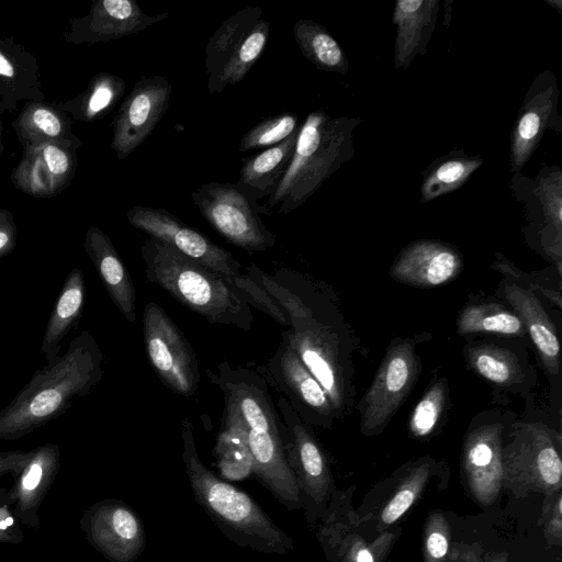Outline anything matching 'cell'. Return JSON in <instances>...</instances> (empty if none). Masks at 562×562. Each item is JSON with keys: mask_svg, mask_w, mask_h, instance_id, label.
<instances>
[{"mask_svg": "<svg viewBox=\"0 0 562 562\" xmlns=\"http://www.w3.org/2000/svg\"><path fill=\"white\" fill-rule=\"evenodd\" d=\"M102 361L94 337L82 330L0 411V440L20 439L63 415L75 398L88 395L101 381Z\"/></svg>", "mask_w": 562, "mask_h": 562, "instance_id": "6da1fadb", "label": "cell"}, {"mask_svg": "<svg viewBox=\"0 0 562 562\" xmlns=\"http://www.w3.org/2000/svg\"><path fill=\"white\" fill-rule=\"evenodd\" d=\"M207 374L245 424L252 475L288 510L302 509L297 485L285 459L283 423L265 379L247 368H232L227 362L220 363L216 373L209 370Z\"/></svg>", "mask_w": 562, "mask_h": 562, "instance_id": "7a4b0ae2", "label": "cell"}, {"mask_svg": "<svg viewBox=\"0 0 562 562\" xmlns=\"http://www.w3.org/2000/svg\"><path fill=\"white\" fill-rule=\"evenodd\" d=\"M182 461L195 502L225 538L260 553L286 554L294 540L245 491L217 476L200 459L193 427L181 420Z\"/></svg>", "mask_w": 562, "mask_h": 562, "instance_id": "3957f363", "label": "cell"}, {"mask_svg": "<svg viewBox=\"0 0 562 562\" xmlns=\"http://www.w3.org/2000/svg\"><path fill=\"white\" fill-rule=\"evenodd\" d=\"M360 123L359 117H334L322 109L308 113L300 125L291 160L265 207L289 214L304 204L352 158L353 133Z\"/></svg>", "mask_w": 562, "mask_h": 562, "instance_id": "277c9868", "label": "cell"}, {"mask_svg": "<svg viewBox=\"0 0 562 562\" xmlns=\"http://www.w3.org/2000/svg\"><path fill=\"white\" fill-rule=\"evenodd\" d=\"M140 255L148 282L159 285L210 323L251 329L250 305L223 277L153 237L142 244Z\"/></svg>", "mask_w": 562, "mask_h": 562, "instance_id": "5b68a950", "label": "cell"}, {"mask_svg": "<svg viewBox=\"0 0 562 562\" xmlns=\"http://www.w3.org/2000/svg\"><path fill=\"white\" fill-rule=\"evenodd\" d=\"M128 223L159 241L175 248L228 281L250 305L277 323L289 327L286 312L263 290L258 281L226 249L212 243L165 209L136 205L126 213Z\"/></svg>", "mask_w": 562, "mask_h": 562, "instance_id": "8992f818", "label": "cell"}, {"mask_svg": "<svg viewBox=\"0 0 562 562\" xmlns=\"http://www.w3.org/2000/svg\"><path fill=\"white\" fill-rule=\"evenodd\" d=\"M503 490L516 498L562 491L561 437L539 423L518 424L503 446Z\"/></svg>", "mask_w": 562, "mask_h": 562, "instance_id": "52a82bcc", "label": "cell"}, {"mask_svg": "<svg viewBox=\"0 0 562 562\" xmlns=\"http://www.w3.org/2000/svg\"><path fill=\"white\" fill-rule=\"evenodd\" d=\"M270 22L259 7H246L225 20L205 45L209 93H218L247 76L266 49Z\"/></svg>", "mask_w": 562, "mask_h": 562, "instance_id": "ba28073f", "label": "cell"}, {"mask_svg": "<svg viewBox=\"0 0 562 562\" xmlns=\"http://www.w3.org/2000/svg\"><path fill=\"white\" fill-rule=\"evenodd\" d=\"M356 486L335 488L319 518L316 539L328 562H386L402 528L382 532L364 527L353 507Z\"/></svg>", "mask_w": 562, "mask_h": 562, "instance_id": "9c48e42d", "label": "cell"}, {"mask_svg": "<svg viewBox=\"0 0 562 562\" xmlns=\"http://www.w3.org/2000/svg\"><path fill=\"white\" fill-rule=\"evenodd\" d=\"M277 407L283 423L285 459L295 479L306 520L314 526L336 488L329 462L308 425L282 395L277 401Z\"/></svg>", "mask_w": 562, "mask_h": 562, "instance_id": "30bf717a", "label": "cell"}, {"mask_svg": "<svg viewBox=\"0 0 562 562\" xmlns=\"http://www.w3.org/2000/svg\"><path fill=\"white\" fill-rule=\"evenodd\" d=\"M191 198L204 220L228 243L247 251H265L276 245V234L260 217L270 212L236 183H203Z\"/></svg>", "mask_w": 562, "mask_h": 562, "instance_id": "8fae6325", "label": "cell"}, {"mask_svg": "<svg viewBox=\"0 0 562 562\" xmlns=\"http://www.w3.org/2000/svg\"><path fill=\"white\" fill-rule=\"evenodd\" d=\"M144 344L155 373L173 392L192 396L200 382L199 363L182 331L157 303L143 315Z\"/></svg>", "mask_w": 562, "mask_h": 562, "instance_id": "7c38bea8", "label": "cell"}, {"mask_svg": "<svg viewBox=\"0 0 562 562\" xmlns=\"http://www.w3.org/2000/svg\"><path fill=\"white\" fill-rule=\"evenodd\" d=\"M79 526L91 547L109 562H135L146 548L144 522L122 499L93 503L83 510Z\"/></svg>", "mask_w": 562, "mask_h": 562, "instance_id": "4fadbf2b", "label": "cell"}, {"mask_svg": "<svg viewBox=\"0 0 562 562\" xmlns=\"http://www.w3.org/2000/svg\"><path fill=\"white\" fill-rule=\"evenodd\" d=\"M513 196L526 213L527 231L532 229L544 252L561 269L562 246V170L559 166H543L533 178L520 173L509 181Z\"/></svg>", "mask_w": 562, "mask_h": 562, "instance_id": "5bb4252c", "label": "cell"}, {"mask_svg": "<svg viewBox=\"0 0 562 562\" xmlns=\"http://www.w3.org/2000/svg\"><path fill=\"white\" fill-rule=\"evenodd\" d=\"M258 371L267 384L284 394L306 425H330L336 412L327 393L283 336L276 352Z\"/></svg>", "mask_w": 562, "mask_h": 562, "instance_id": "9a60e30c", "label": "cell"}, {"mask_svg": "<svg viewBox=\"0 0 562 562\" xmlns=\"http://www.w3.org/2000/svg\"><path fill=\"white\" fill-rule=\"evenodd\" d=\"M560 90L551 70L541 71L528 88L509 138V164L513 175L522 167L538 148L544 132L562 133V117L558 111Z\"/></svg>", "mask_w": 562, "mask_h": 562, "instance_id": "2e32d148", "label": "cell"}, {"mask_svg": "<svg viewBox=\"0 0 562 562\" xmlns=\"http://www.w3.org/2000/svg\"><path fill=\"white\" fill-rule=\"evenodd\" d=\"M172 87L162 76L140 77L122 102L113 120L111 149L127 158L147 137L167 111Z\"/></svg>", "mask_w": 562, "mask_h": 562, "instance_id": "e0dca14e", "label": "cell"}, {"mask_svg": "<svg viewBox=\"0 0 562 562\" xmlns=\"http://www.w3.org/2000/svg\"><path fill=\"white\" fill-rule=\"evenodd\" d=\"M417 368L411 342L402 341L389 349L363 398L361 431L364 435L384 428L414 385Z\"/></svg>", "mask_w": 562, "mask_h": 562, "instance_id": "ac0fdd59", "label": "cell"}, {"mask_svg": "<svg viewBox=\"0 0 562 562\" xmlns=\"http://www.w3.org/2000/svg\"><path fill=\"white\" fill-rule=\"evenodd\" d=\"M503 427L485 424L465 437L461 470L464 486L482 507L493 505L503 491Z\"/></svg>", "mask_w": 562, "mask_h": 562, "instance_id": "d6986e66", "label": "cell"}, {"mask_svg": "<svg viewBox=\"0 0 562 562\" xmlns=\"http://www.w3.org/2000/svg\"><path fill=\"white\" fill-rule=\"evenodd\" d=\"M168 18V12L146 14L134 0H94L86 15L69 20L63 38L76 45L108 43L136 34Z\"/></svg>", "mask_w": 562, "mask_h": 562, "instance_id": "ffe728a7", "label": "cell"}, {"mask_svg": "<svg viewBox=\"0 0 562 562\" xmlns=\"http://www.w3.org/2000/svg\"><path fill=\"white\" fill-rule=\"evenodd\" d=\"M60 458L56 443L46 442L32 449L27 462L8 491V505H12L13 516L29 528L40 527L38 512L60 470Z\"/></svg>", "mask_w": 562, "mask_h": 562, "instance_id": "44dd1931", "label": "cell"}, {"mask_svg": "<svg viewBox=\"0 0 562 562\" xmlns=\"http://www.w3.org/2000/svg\"><path fill=\"white\" fill-rule=\"evenodd\" d=\"M461 256L452 246L437 240H417L405 247L391 267L401 283L430 288L452 280L461 270Z\"/></svg>", "mask_w": 562, "mask_h": 562, "instance_id": "7402d4cb", "label": "cell"}, {"mask_svg": "<svg viewBox=\"0 0 562 562\" xmlns=\"http://www.w3.org/2000/svg\"><path fill=\"white\" fill-rule=\"evenodd\" d=\"M36 57L13 37L0 38V114L19 102L44 101Z\"/></svg>", "mask_w": 562, "mask_h": 562, "instance_id": "603a6c76", "label": "cell"}, {"mask_svg": "<svg viewBox=\"0 0 562 562\" xmlns=\"http://www.w3.org/2000/svg\"><path fill=\"white\" fill-rule=\"evenodd\" d=\"M83 246L114 305L128 322L134 323L136 291L110 237L98 226H91Z\"/></svg>", "mask_w": 562, "mask_h": 562, "instance_id": "cb8c5ba5", "label": "cell"}, {"mask_svg": "<svg viewBox=\"0 0 562 562\" xmlns=\"http://www.w3.org/2000/svg\"><path fill=\"white\" fill-rule=\"evenodd\" d=\"M439 13L437 0H398L393 10L396 26L394 67L407 69L417 55H425Z\"/></svg>", "mask_w": 562, "mask_h": 562, "instance_id": "d4e9b609", "label": "cell"}, {"mask_svg": "<svg viewBox=\"0 0 562 562\" xmlns=\"http://www.w3.org/2000/svg\"><path fill=\"white\" fill-rule=\"evenodd\" d=\"M86 296L83 272L75 267L63 283L43 335L41 350L47 362L59 356L63 342L78 326L83 313Z\"/></svg>", "mask_w": 562, "mask_h": 562, "instance_id": "484cf974", "label": "cell"}, {"mask_svg": "<svg viewBox=\"0 0 562 562\" xmlns=\"http://www.w3.org/2000/svg\"><path fill=\"white\" fill-rule=\"evenodd\" d=\"M434 465L430 458L413 463L397 477L394 490L376 512L358 514L360 522L376 533L392 528L422 497L432 476Z\"/></svg>", "mask_w": 562, "mask_h": 562, "instance_id": "4316f807", "label": "cell"}, {"mask_svg": "<svg viewBox=\"0 0 562 562\" xmlns=\"http://www.w3.org/2000/svg\"><path fill=\"white\" fill-rule=\"evenodd\" d=\"M504 296L528 330L547 370L557 374L560 367V344L555 326L538 297L532 291L516 284H507Z\"/></svg>", "mask_w": 562, "mask_h": 562, "instance_id": "83f0119b", "label": "cell"}, {"mask_svg": "<svg viewBox=\"0 0 562 562\" xmlns=\"http://www.w3.org/2000/svg\"><path fill=\"white\" fill-rule=\"evenodd\" d=\"M12 126L23 147L45 143L83 144L72 133L70 116L55 103L26 102Z\"/></svg>", "mask_w": 562, "mask_h": 562, "instance_id": "f1b7e54d", "label": "cell"}, {"mask_svg": "<svg viewBox=\"0 0 562 562\" xmlns=\"http://www.w3.org/2000/svg\"><path fill=\"white\" fill-rule=\"evenodd\" d=\"M297 133L299 131L282 143L243 160L236 184L251 200L259 203L261 199L272 194L291 160Z\"/></svg>", "mask_w": 562, "mask_h": 562, "instance_id": "f546056e", "label": "cell"}, {"mask_svg": "<svg viewBox=\"0 0 562 562\" xmlns=\"http://www.w3.org/2000/svg\"><path fill=\"white\" fill-rule=\"evenodd\" d=\"M222 427L213 449L223 480L240 481L252 475V457L245 424L233 404L224 401Z\"/></svg>", "mask_w": 562, "mask_h": 562, "instance_id": "4dcf8cb0", "label": "cell"}, {"mask_svg": "<svg viewBox=\"0 0 562 562\" xmlns=\"http://www.w3.org/2000/svg\"><path fill=\"white\" fill-rule=\"evenodd\" d=\"M124 79L110 72L94 75L86 89L59 103V108L76 121L92 123L103 119L124 94Z\"/></svg>", "mask_w": 562, "mask_h": 562, "instance_id": "1f68e13d", "label": "cell"}, {"mask_svg": "<svg viewBox=\"0 0 562 562\" xmlns=\"http://www.w3.org/2000/svg\"><path fill=\"white\" fill-rule=\"evenodd\" d=\"M482 164L481 156L457 148L436 158L422 175L420 201L427 203L459 189Z\"/></svg>", "mask_w": 562, "mask_h": 562, "instance_id": "d6a6232c", "label": "cell"}, {"mask_svg": "<svg viewBox=\"0 0 562 562\" xmlns=\"http://www.w3.org/2000/svg\"><path fill=\"white\" fill-rule=\"evenodd\" d=\"M294 40L302 55L318 69L346 74L349 61L326 27L311 19H300L293 26Z\"/></svg>", "mask_w": 562, "mask_h": 562, "instance_id": "836d02e7", "label": "cell"}, {"mask_svg": "<svg viewBox=\"0 0 562 562\" xmlns=\"http://www.w3.org/2000/svg\"><path fill=\"white\" fill-rule=\"evenodd\" d=\"M465 357L475 373L494 384L509 386L522 378L516 356L505 348L474 345L465 349Z\"/></svg>", "mask_w": 562, "mask_h": 562, "instance_id": "e575fe53", "label": "cell"}, {"mask_svg": "<svg viewBox=\"0 0 562 562\" xmlns=\"http://www.w3.org/2000/svg\"><path fill=\"white\" fill-rule=\"evenodd\" d=\"M457 331L460 335L472 333H495L522 336L525 326L516 313L497 304H474L462 310Z\"/></svg>", "mask_w": 562, "mask_h": 562, "instance_id": "d590c367", "label": "cell"}, {"mask_svg": "<svg viewBox=\"0 0 562 562\" xmlns=\"http://www.w3.org/2000/svg\"><path fill=\"white\" fill-rule=\"evenodd\" d=\"M11 180L16 189L29 195L35 198L55 196L49 175L36 145L23 147L22 159L13 169Z\"/></svg>", "mask_w": 562, "mask_h": 562, "instance_id": "8d00e7d4", "label": "cell"}, {"mask_svg": "<svg viewBox=\"0 0 562 562\" xmlns=\"http://www.w3.org/2000/svg\"><path fill=\"white\" fill-rule=\"evenodd\" d=\"M300 124L297 115L291 112H282L267 117L249 131H247L239 142V151L250 149H265L282 143L293 133L297 132Z\"/></svg>", "mask_w": 562, "mask_h": 562, "instance_id": "74e56055", "label": "cell"}, {"mask_svg": "<svg viewBox=\"0 0 562 562\" xmlns=\"http://www.w3.org/2000/svg\"><path fill=\"white\" fill-rule=\"evenodd\" d=\"M38 146L55 195L71 182L77 167V150L81 145L69 143H45Z\"/></svg>", "mask_w": 562, "mask_h": 562, "instance_id": "f35d334b", "label": "cell"}, {"mask_svg": "<svg viewBox=\"0 0 562 562\" xmlns=\"http://www.w3.org/2000/svg\"><path fill=\"white\" fill-rule=\"evenodd\" d=\"M446 397L447 389L442 380L428 387L412 412L408 423L412 436L425 438L435 430L442 415Z\"/></svg>", "mask_w": 562, "mask_h": 562, "instance_id": "ab89813d", "label": "cell"}, {"mask_svg": "<svg viewBox=\"0 0 562 562\" xmlns=\"http://www.w3.org/2000/svg\"><path fill=\"white\" fill-rule=\"evenodd\" d=\"M451 527L442 510L428 514L423 530L424 562H449Z\"/></svg>", "mask_w": 562, "mask_h": 562, "instance_id": "60d3db41", "label": "cell"}, {"mask_svg": "<svg viewBox=\"0 0 562 562\" xmlns=\"http://www.w3.org/2000/svg\"><path fill=\"white\" fill-rule=\"evenodd\" d=\"M539 526L542 528L546 541L550 547H561L562 491L544 496Z\"/></svg>", "mask_w": 562, "mask_h": 562, "instance_id": "b9f144b4", "label": "cell"}, {"mask_svg": "<svg viewBox=\"0 0 562 562\" xmlns=\"http://www.w3.org/2000/svg\"><path fill=\"white\" fill-rule=\"evenodd\" d=\"M449 562H508L505 551H486L480 543L451 542Z\"/></svg>", "mask_w": 562, "mask_h": 562, "instance_id": "7bdbcfd3", "label": "cell"}, {"mask_svg": "<svg viewBox=\"0 0 562 562\" xmlns=\"http://www.w3.org/2000/svg\"><path fill=\"white\" fill-rule=\"evenodd\" d=\"M18 240V226L11 211L0 209V258L10 255Z\"/></svg>", "mask_w": 562, "mask_h": 562, "instance_id": "ee69618b", "label": "cell"}, {"mask_svg": "<svg viewBox=\"0 0 562 562\" xmlns=\"http://www.w3.org/2000/svg\"><path fill=\"white\" fill-rule=\"evenodd\" d=\"M31 456L30 451H0V477L10 474L13 479L21 472ZM4 488L0 487V492Z\"/></svg>", "mask_w": 562, "mask_h": 562, "instance_id": "f6af8a7d", "label": "cell"}, {"mask_svg": "<svg viewBox=\"0 0 562 562\" xmlns=\"http://www.w3.org/2000/svg\"><path fill=\"white\" fill-rule=\"evenodd\" d=\"M8 504L0 506V547L3 544H19L24 540L23 531L13 522L7 513Z\"/></svg>", "mask_w": 562, "mask_h": 562, "instance_id": "bcb514c9", "label": "cell"}, {"mask_svg": "<svg viewBox=\"0 0 562 562\" xmlns=\"http://www.w3.org/2000/svg\"><path fill=\"white\" fill-rule=\"evenodd\" d=\"M546 2L548 4H550L551 7H555L557 11L559 13H562V1L561 0H554V1H550V0H546Z\"/></svg>", "mask_w": 562, "mask_h": 562, "instance_id": "7dc6e473", "label": "cell"}, {"mask_svg": "<svg viewBox=\"0 0 562 562\" xmlns=\"http://www.w3.org/2000/svg\"><path fill=\"white\" fill-rule=\"evenodd\" d=\"M8 504V491L4 488L0 492V506Z\"/></svg>", "mask_w": 562, "mask_h": 562, "instance_id": "c3c4849f", "label": "cell"}, {"mask_svg": "<svg viewBox=\"0 0 562 562\" xmlns=\"http://www.w3.org/2000/svg\"><path fill=\"white\" fill-rule=\"evenodd\" d=\"M2 132H3V127H2V122L0 120V155H2L3 150H4Z\"/></svg>", "mask_w": 562, "mask_h": 562, "instance_id": "681fc988", "label": "cell"}, {"mask_svg": "<svg viewBox=\"0 0 562 562\" xmlns=\"http://www.w3.org/2000/svg\"><path fill=\"white\" fill-rule=\"evenodd\" d=\"M0 389H1V384H0Z\"/></svg>", "mask_w": 562, "mask_h": 562, "instance_id": "f907efd6", "label": "cell"}]
</instances>
